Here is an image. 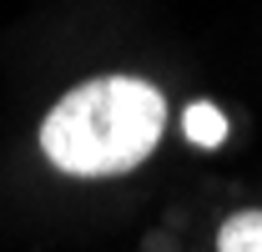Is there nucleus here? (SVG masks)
Segmentation results:
<instances>
[{"mask_svg":"<svg viewBox=\"0 0 262 252\" xmlns=\"http://www.w3.org/2000/svg\"><path fill=\"white\" fill-rule=\"evenodd\" d=\"M166 131V96L146 76L106 71L91 76L40 116V157L61 177L101 182L126 177L162 146Z\"/></svg>","mask_w":262,"mask_h":252,"instance_id":"obj_1","label":"nucleus"},{"mask_svg":"<svg viewBox=\"0 0 262 252\" xmlns=\"http://www.w3.org/2000/svg\"><path fill=\"white\" fill-rule=\"evenodd\" d=\"M217 252H262V207H242V212L222 217Z\"/></svg>","mask_w":262,"mask_h":252,"instance_id":"obj_2","label":"nucleus"},{"mask_svg":"<svg viewBox=\"0 0 262 252\" xmlns=\"http://www.w3.org/2000/svg\"><path fill=\"white\" fill-rule=\"evenodd\" d=\"M182 131L192 146H222L227 141V116L212 106V101H192L187 116H182Z\"/></svg>","mask_w":262,"mask_h":252,"instance_id":"obj_3","label":"nucleus"}]
</instances>
